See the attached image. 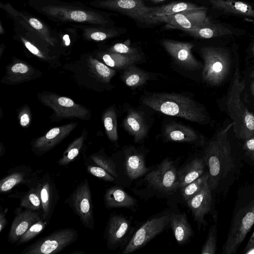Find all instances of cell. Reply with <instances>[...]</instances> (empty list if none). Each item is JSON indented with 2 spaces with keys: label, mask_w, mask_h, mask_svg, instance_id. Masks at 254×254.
<instances>
[{
  "label": "cell",
  "mask_w": 254,
  "mask_h": 254,
  "mask_svg": "<svg viewBox=\"0 0 254 254\" xmlns=\"http://www.w3.org/2000/svg\"><path fill=\"white\" fill-rule=\"evenodd\" d=\"M240 69L239 57L234 56V70L227 92L217 103L220 110L233 123L235 136L244 141L254 135V114L242 98L246 89V81Z\"/></svg>",
  "instance_id": "1"
},
{
  "label": "cell",
  "mask_w": 254,
  "mask_h": 254,
  "mask_svg": "<svg viewBox=\"0 0 254 254\" xmlns=\"http://www.w3.org/2000/svg\"><path fill=\"white\" fill-rule=\"evenodd\" d=\"M179 161L167 157L152 165L149 171L137 180L130 190L141 199H169L179 193L177 172Z\"/></svg>",
  "instance_id": "2"
},
{
  "label": "cell",
  "mask_w": 254,
  "mask_h": 254,
  "mask_svg": "<svg viewBox=\"0 0 254 254\" xmlns=\"http://www.w3.org/2000/svg\"><path fill=\"white\" fill-rule=\"evenodd\" d=\"M233 123L217 131L208 142L202 154L208 171V185L212 190L218 188L234 169L229 133Z\"/></svg>",
  "instance_id": "3"
},
{
  "label": "cell",
  "mask_w": 254,
  "mask_h": 254,
  "mask_svg": "<svg viewBox=\"0 0 254 254\" xmlns=\"http://www.w3.org/2000/svg\"><path fill=\"white\" fill-rule=\"evenodd\" d=\"M141 102L153 110L166 115L183 118L206 125L211 118L205 107L194 99L175 93H153L141 98Z\"/></svg>",
  "instance_id": "4"
},
{
  "label": "cell",
  "mask_w": 254,
  "mask_h": 254,
  "mask_svg": "<svg viewBox=\"0 0 254 254\" xmlns=\"http://www.w3.org/2000/svg\"><path fill=\"white\" fill-rule=\"evenodd\" d=\"M254 225V185L238 190L223 254H235Z\"/></svg>",
  "instance_id": "5"
},
{
  "label": "cell",
  "mask_w": 254,
  "mask_h": 254,
  "mask_svg": "<svg viewBox=\"0 0 254 254\" xmlns=\"http://www.w3.org/2000/svg\"><path fill=\"white\" fill-rule=\"evenodd\" d=\"M203 61L201 77L207 84L218 87L224 84L233 72L234 55L225 48L206 46L200 49Z\"/></svg>",
  "instance_id": "6"
},
{
  "label": "cell",
  "mask_w": 254,
  "mask_h": 254,
  "mask_svg": "<svg viewBox=\"0 0 254 254\" xmlns=\"http://www.w3.org/2000/svg\"><path fill=\"white\" fill-rule=\"evenodd\" d=\"M147 151L145 148L128 145L112 158L118 175L116 185L130 188L149 171L150 167L146 165Z\"/></svg>",
  "instance_id": "7"
},
{
  "label": "cell",
  "mask_w": 254,
  "mask_h": 254,
  "mask_svg": "<svg viewBox=\"0 0 254 254\" xmlns=\"http://www.w3.org/2000/svg\"><path fill=\"white\" fill-rule=\"evenodd\" d=\"M173 212L171 209H165L149 217L139 225H136L122 254H130L144 247L165 230L170 225Z\"/></svg>",
  "instance_id": "8"
},
{
  "label": "cell",
  "mask_w": 254,
  "mask_h": 254,
  "mask_svg": "<svg viewBox=\"0 0 254 254\" xmlns=\"http://www.w3.org/2000/svg\"><path fill=\"white\" fill-rule=\"evenodd\" d=\"M78 238V234L74 229H60L28 246L21 254H57L75 242Z\"/></svg>",
  "instance_id": "9"
},
{
  "label": "cell",
  "mask_w": 254,
  "mask_h": 254,
  "mask_svg": "<svg viewBox=\"0 0 254 254\" xmlns=\"http://www.w3.org/2000/svg\"><path fill=\"white\" fill-rule=\"evenodd\" d=\"M136 225L133 218L123 214L110 215L105 229L104 238L107 248L123 250L130 240Z\"/></svg>",
  "instance_id": "10"
},
{
  "label": "cell",
  "mask_w": 254,
  "mask_h": 254,
  "mask_svg": "<svg viewBox=\"0 0 254 254\" xmlns=\"http://www.w3.org/2000/svg\"><path fill=\"white\" fill-rule=\"evenodd\" d=\"M99 6L114 10L127 16L137 22L147 25L159 23L154 19L155 7L146 6L143 0H102Z\"/></svg>",
  "instance_id": "11"
},
{
  "label": "cell",
  "mask_w": 254,
  "mask_h": 254,
  "mask_svg": "<svg viewBox=\"0 0 254 254\" xmlns=\"http://www.w3.org/2000/svg\"><path fill=\"white\" fill-rule=\"evenodd\" d=\"M65 202L78 216L85 227L91 230L94 229L95 220L92 194L87 179L76 187Z\"/></svg>",
  "instance_id": "12"
},
{
  "label": "cell",
  "mask_w": 254,
  "mask_h": 254,
  "mask_svg": "<svg viewBox=\"0 0 254 254\" xmlns=\"http://www.w3.org/2000/svg\"><path fill=\"white\" fill-rule=\"evenodd\" d=\"M42 10L47 15L62 20L88 22L105 25L107 20L101 14L92 11L65 6L48 5Z\"/></svg>",
  "instance_id": "13"
},
{
  "label": "cell",
  "mask_w": 254,
  "mask_h": 254,
  "mask_svg": "<svg viewBox=\"0 0 254 254\" xmlns=\"http://www.w3.org/2000/svg\"><path fill=\"white\" fill-rule=\"evenodd\" d=\"M159 22H164L184 31L194 29L211 21L207 15L206 9H193L162 16H154Z\"/></svg>",
  "instance_id": "14"
},
{
  "label": "cell",
  "mask_w": 254,
  "mask_h": 254,
  "mask_svg": "<svg viewBox=\"0 0 254 254\" xmlns=\"http://www.w3.org/2000/svg\"><path fill=\"white\" fill-rule=\"evenodd\" d=\"M162 45L175 62L183 68L190 70L202 68L203 64L195 58L191 52L193 44L164 39Z\"/></svg>",
  "instance_id": "15"
},
{
  "label": "cell",
  "mask_w": 254,
  "mask_h": 254,
  "mask_svg": "<svg viewBox=\"0 0 254 254\" xmlns=\"http://www.w3.org/2000/svg\"><path fill=\"white\" fill-rule=\"evenodd\" d=\"M212 192L207 181L198 193L185 201L199 229L201 226H205V216L211 211L213 203Z\"/></svg>",
  "instance_id": "16"
},
{
  "label": "cell",
  "mask_w": 254,
  "mask_h": 254,
  "mask_svg": "<svg viewBox=\"0 0 254 254\" xmlns=\"http://www.w3.org/2000/svg\"><path fill=\"white\" fill-rule=\"evenodd\" d=\"M163 137L167 141L188 143L196 146H201L204 142L203 137L193 128L175 122L165 126Z\"/></svg>",
  "instance_id": "17"
},
{
  "label": "cell",
  "mask_w": 254,
  "mask_h": 254,
  "mask_svg": "<svg viewBox=\"0 0 254 254\" xmlns=\"http://www.w3.org/2000/svg\"><path fill=\"white\" fill-rule=\"evenodd\" d=\"M42 202V218L49 222L59 198L56 185L48 174H45L36 183Z\"/></svg>",
  "instance_id": "18"
},
{
  "label": "cell",
  "mask_w": 254,
  "mask_h": 254,
  "mask_svg": "<svg viewBox=\"0 0 254 254\" xmlns=\"http://www.w3.org/2000/svg\"><path fill=\"white\" fill-rule=\"evenodd\" d=\"M104 201L108 209L126 208L135 212L139 206L138 200L127 193L123 187L117 185L106 190Z\"/></svg>",
  "instance_id": "19"
},
{
  "label": "cell",
  "mask_w": 254,
  "mask_h": 254,
  "mask_svg": "<svg viewBox=\"0 0 254 254\" xmlns=\"http://www.w3.org/2000/svg\"><path fill=\"white\" fill-rule=\"evenodd\" d=\"M41 218L42 216L35 211L28 209L18 211L11 225L8 241L11 244L16 243L33 224Z\"/></svg>",
  "instance_id": "20"
},
{
  "label": "cell",
  "mask_w": 254,
  "mask_h": 254,
  "mask_svg": "<svg viewBox=\"0 0 254 254\" xmlns=\"http://www.w3.org/2000/svg\"><path fill=\"white\" fill-rule=\"evenodd\" d=\"M206 164L203 155L187 160L178 170L177 176L180 189L203 175L206 172Z\"/></svg>",
  "instance_id": "21"
},
{
  "label": "cell",
  "mask_w": 254,
  "mask_h": 254,
  "mask_svg": "<svg viewBox=\"0 0 254 254\" xmlns=\"http://www.w3.org/2000/svg\"><path fill=\"white\" fill-rule=\"evenodd\" d=\"M123 126L136 143L142 142L147 134V125L143 114L134 109L128 110L123 120Z\"/></svg>",
  "instance_id": "22"
},
{
  "label": "cell",
  "mask_w": 254,
  "mask_h": 254,
  "mask_svg": "<svg viewBox=\"0 0 254 254\" xmlns=\"http://www.w3.org/2000/svg\"><path fill=\"white\" fill-rule=\"evenodd\" d=\"M170 226L177 243L180 245L190 243L193 237V230L185 212L174 211L170 221Z\"/></svg>",
  "instance_id": "23"
},
{
  "label": "cell",
  "mask_w": 254,
  "mask_h": 254,
  "mask_svg": "<svg viewBox=\"0 0 254 254\" xmlns=\"http://www.w3.org/2000/svg\"><path fill=\"white\" fill-rule=\"evenodd\" d=\"M71 129L67 126L51 129L44 136L38 138L33 145L35 154L42 155L57 145Z\"/></svg>",
  "instance_id": "24"
},
{
  "label": "cell",
  "mask_w": 254,
  "mask_h": 254,
  "mask_svg": "<svg viewBox=\"0 0 254 254\" xmlns=\"http://www.w3.org/2000/svg\"><path fill=\"white\" fill-rule=\"evenodd\" d=\"M213 7L225 13L254 18V7L251 4L234 0H210Z\"/></svg>",
  "instance_id": "25"
},
{
  "label": "cell",
  "mask_w": 254,
  "mask_h": 254,
  "mask_svg": "<svg viewBox=\"0 0 254 254\" xmlns=\"http://www.w3.org/2000/svg\"><path fill=\"white\" fill-rule=\"evenodd\" d=\"M11 173L0 181V192L8 191L15 186L25 183L32 173L31 168L27 166L16 167L10 171Z\"/></svg>",
  "instance_id": "26"
},
{
  "label": "cell",
  "mask_w": 254,
  "mask_h": 254,
  "mask_svg": "<svg viewBox=\"0 0 254 254\" xmlns=\"http://www.w3.org/2000/svg\"><path fill=\"white\" fill-rule=\"evenodd\" d=\"M190 35L197 38L210 39L223 36L232 33L227 27L210 22L197 28L185 31Z\"/></svg>",
  "instance_id": "27"
},
{
  "label": "cell",
  "mask_w": 254,
  "mask_h": 254,
  "mask_svg": "<svg viewBox=\"0 0 254 254\" xmlns=\"http://www.w3.org/2000/svg\"><path fill=\"white\" fill-rule=\"evenodd\" d=\"M193 9H207L205 7L188 2H172L166 5L155 7L152 14L154 17L167 16Z\"/></svg>",
  "instance_id": "28"
},
{
  "label": "cell",
  "mask_w": 254,
  "mask_h": 254,
  "mask_svg": "<svg viewBox=\"0 0 254 254\" xmlns=\"http://www.w3.org/2000/svg\"><path fill=\"white\" fill-rule=\"evenodd\" d=\"M121 78L127 86L134 88L144 84L149 79V75L132 64L124 69Z\"/></svg>",
  "instance_id": "29"
},
{
  "label": "cell",
  "mask_w": 254,
  "mask_h": 254,
  "mask_svg": "<svg viewBox=\"0 0 254 254\" xmlns=\"http://www.w3.org/2000/svg\"><path fill=\"white\" fill-rule=\"evenodd\" d=\"M102 59L107 65L124 69L138 62L141 59V55H127L111 52L104 55Z\"/></svg>",
  "instance_id": "30"
},
{
  "label": "cell",
  "mask_w": 254,
  "mask_h": 254,
  "mask_svg": "<svg viewBox=\"0 0 254 254\" xmlns=\"http://www.w3.org/2000/svg\"><path fill=\"white\" fill-rule=\"evenodd\" d=\"M20 206L25 209L35 211L42 209L40 191L36 184L21 198Z\"/></svg>",
  "instance_id": "31"
},
{
  "label": "cell",
  "mask_w": 254,
  "mask_h": 254,
  "mask_svg": "<svg viewBox=\"0 0 254 254\" xmlns=\"http://www.w3.org/2000/svg\"><path fill=\"white\" fill-rule=\"evenodd\" d=\"M208 174L206 171L197 179L180 188L179 193L183 200L185 202L198 193L201 190L205 183L208 180Z\"/></svg>",
  "instance_id": "32"
},
{
  "label": "cell",
  "mask_w": 254,
  "mask_h": 254,
  "mask_svg": "<svg viewBox=\"0 0 254 254\" xmlns=\"http://www.w3.org/2000/svg\"><path fill=\"white\" fill-rule=\"evenodd\" d=\"M104 125L109 138L112 141L118 139L116 113L114 109L110 108L104 116Z\"/></svg>",
  "instance_id": "33"
},
{
  "label": "cell",
  "mask_w": 254,
  "mask_h": 254,
  "mask_svg": "<svg viewBox=\"0 0 254 254\" xmlns=\"http://www.w3.org/2000/svg\"><path fill=\"white\" fill-rule=\"evenodd\" d=\"M47 223L42 218L33 224L17 241L16 246L25 244L33 239L43 231Z\"/></svg>",
  "instance_id": "34"
},
{
  "label": "cell",
  "mask_w": 254,
  "mask_h": 254,
  "mask_svg": "<svg viewBox=\"0 0 254 254\" xmlns=\"http://www.w3.org/2000/svg\"><path fill=\"white\" fill-rule=\"evenodd\" d=\"M217 226L212 225L209 229L206 241L202 246L201 254H215L217 250Z\"/></svg>",
  "instance_id": "35"
},
{
  "label": "cell",
  "mask_w": 254,
  "mask_h": 254,
  "mask_svg": "<svg viewBox=\"0 0 254 254\" xmlns=\"http://www.w3.org/2000/svg\"><path fill=\"white\" fill-rule=\"evenodd\" d=\"M82 143L81 139L77 140L73 143L58 161V164L61 166H65L71 162L79 154Z\"/></svg>",
  "instance_id": "36"
},
{
  "label": "cell",
  "mask_w": 254,
  "mask_h": 254,
  "mask_svg": "<svg viewBox=\"0 0 254 254\" xmlns=\"http://www.w3.org/2000/svg\"><path fill=\"white\" fill-rule=\"evenodd\" d=\"M91 159L95 164L109 172L116 180L118 175L115 164L112 158L103 155H94L91 156Z\"/></svg>",
  "instance_id": "37"
},
{
  "label": "cell",
  "mask_w": 254,
  "mask_h": 254,
  "mask_svg": "<svg viewBox=\"0 0 254 254\" xmlns=\"http://www.w3.org/2000/svg\"><path fill=\"white\" fill-rule=\"evenodd\" d=\"M29 24L33 28L38 34L46 41L50 43H53L54 38L51 37L50 32L40 20L37 18L31 17L28 19Z\"/></svg>",
  "instance_id": "38"
},
{
  "label": "cell",
  "mask_w": 254,
  "mask_h": 254,
  "mask_svg": "<svg viewBox=\"0 0 254 254\" xmlns=\"http://www.w3.org/2000/svg\"><path fill=\"white\" fill-rule=\"evenodd\" d=\"M87 171L91 175L105 181L115 183V178L103 168L93 165L87 167Z\"/></svg>",
  "instance_id": "39"
},
{
  "label": "cell",
  "mask_w": 254,
  "mask_h": 254,
  "mask_svg": "<svg viewBox=\"0 0 254 254\" xmlns=\"http://www.w3.org/2000/svg\"><path fill=\"white\" fill-rule=\"evenodd\" d=\"M93 63L97 73L105 81H109L116 73L115 70L97 60H94Z\"/></svg>",
  "instance_id": "40"
},
{
  "label": "cell",
  "mask_w": 254,
  "mask_h": 254,
  "mask_svg": "<svg viewBox=\"0 0 254 254\" xmlns=\"http://www.w3.org/2000/svg\"><path fill=\"white\" fill-rule=\"evenodd\" d=\"M112 53H116L127 55H140L138 50L125 43H118L115 44L110 49Z\"/></svg>",
  "instance_id": "41"
},
{
  "label": "cell",
  "mask_w": 254,
  "mask_h": 254,
  "mask_svg": "<svg viewBox=\"0 0 254 254\" xmlns=\"http://www.w3.org/2000/svg\"><path fill=\"white\" fill-rule=\"evenodd\" d=\"M118 31L114 29L95 30L90 34V37L95 41H103L107 38L116 36Z\"/></svg>",
  "instance_id": "42"
},
{
  "label": "cell",
  "mask_w": 254,
  "mask_h": 254,
  "mask_svg": "<svg viewBox=\"0 0 254 254\" xmlns=\"http://www.w3.org/2000/svg\"><path fill=\"white\" fill-rule=\"evenodd\" d=\"M243 148L246 155L254 163V135L244 141Z\"/></svg>",
  "instance_id": "43"
},
{
  "label": "cell",
  "mask_w": 254,
  "mask_h": 254,
  "mask_svg": "<svg viewBox=\"0 0 254 254\" xmlns=\"http://www.w3.org/2000/svg\"><path fill=\"white\" fill-rule=\"evenodd\" d=\"M58 103L60 106L65 108H71L76 105L71 99L65 97H59L58 99Z\"/></svg>",
  "instance_id": "44"
},
{
  "label": "cell",
  "mask_w": 254,
  "mask_h": 254,
  "mask_svg": "<svg viewBox=\"0 0 254 254\" xmlns=\"http://www.w3.org/2000/svg\"><path fill=\"white\" fill-rule=\"evenodd\" d=\"M28 67L25 64L17 63L11 67V70L14 73H25L28 71Z\"/></svg>",
  "instance_id": "45"
},
{
  "label": "cell",
  "mask_w": 254,
  "mask_h": 254,
  "mask_svg": "<svg viewBox=\"0 0 254 254\" xmlns=\"http://www.w3.org/2000/svg\"><path fill=\"white\" fill-rule=\"evenodd\" d=\"M22 40L23 41L24 45L26 48L33 54L37 55L39 57H42V55L39 50L31 44L30 42L26 41V40L22 38Z\"/></svg>",
  "instance_id": "46"
},
{
  "label": "cell",
  "mask_w": 254,
  "mask_h": 254,
  "mask_svg": "<svg viewBox=\"0 0 254 254\" xmlns=\"http://www.w3.org/2000/svg\"><path fill=\"white\" fill-rule=\"evenodd\" d=\"M254 249V231L246 244L243 253L247 254L251 250Z\"/></svg>",
  "instance_id": "47"
},
{
  "label": "cell",
  "mask_w": 254,
  "mask_h": 254,
  "mask_svg": "<svg viewBox=\"0 0 254 254\" xmlns=\"http://www.w3.org/2000/svg\"><path fill=\"white\" fill-rule=\"evenodd\" d=\"M7 223V221L5 217V213L2 210L0 212V232L4 229Z\"/></svg>",
  "instance_id": "48"
},
{
  "label": "cell",
  "mask_w": 254,
  "mask_h": 254,
  "mask_svg": "<svg viewBox=\"0 0 254 254\" xmlns=\"http://www.w3.org/2000/svg\"><path fill=\"white\" fill-rule=\"evenodd\" d=\"M20 124L22 126H26L30 121L29 116L27 114H23L20 118Z\"/></svg>",
  "instance_id": "49"
},
{
  "label": "cell",
  "mask_w": 254,
  "mask_h": 254,
  "mask_svg": "<svg viewBox=\"0 0 254 254\" xmlns=\"http://www.w3.org/2000/svg\"><path fill=\"white\" fill-rule=\"evenodd\" d=\"M249 88L250 93L254 98V79H250Z\"/></svg>",
  "instance_id": "50"
},
{
  "label": "cell",
  "mask_w": 254,
  "mask_h": 254,
  "mask_svg": "<svg viewBox=\"0 0 254 254\" xmlns=\"http://www.w3.org/2000/svg\"><path fill=\"white\" fill-rule=\"evenodd\" d=\"M248 76L249 79H254V64L249 68Z\"/></svg>",
  "instance_id": "51"
},
{
  "label": "cell",
  "mask_w": 254,
  "mask_h": 254,
  "mask_svg": "<svg viewBox=\"0 0 254 254\" xmlns=\"http://www.w3.org/2000/svg\"><path fill=\"white\" fill-rule=\"evenodd\" d=\"M251 54L253 58H254V42L252 45L251 48Z\"/></svg>",
  "instance_id": "52"
},
{
  "label": "cell",
  "mask_w": 254,
  "mask_h": 254,
  "mask_svg": "<svg viewBox=\"0 0 254 254\" xmlns=\"http://www.w3.org/2000/svg\"><path fill=\"white\" fill-rule=\"evenodd\" d=\"M147 0L151 1L154 2H161V1H164L166 0Z\"/></svg>",
  "instance_id": "53"
},
{
  "label": "cell",
  "mask_w": 254,
  "mask_h": 254,
  "mask_svg": "<svg viewBox=\"0 0 254 254\" xmlns=\"http://www.w3.org/2000/svg\"><path fill=\"white\" fill-rule=\"evenodd\" d=\"M0 29H2V26H1V25L0 26ZM0 33H2L1 30H0Z\"/></svg>",
  "instance_id": "54"
}]
</instances>
